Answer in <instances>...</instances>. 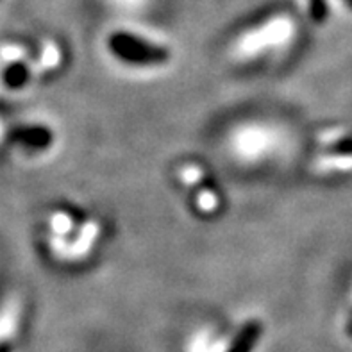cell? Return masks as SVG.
<instances>
[{
	"label": "cell",
	"mask_w": 352,
	"mask_h": 352,
	"mask_svg": "<svg viewBox=\"0 0 352 352\" xmlns=\"http://www.w3.org/2000/svg\"><path fill=\"white\" fill-rule=\"evenodd\" d=\"M311 18L315 22H322L326 18V6L322 0H311Z\"/></svg>",
	"instance_id": "obj_12"
},
{
	"label": "cell",
	"mask_w": 352,
	"mask_h": 352,
	"mask_svg": "<svg viewBox=\"0 0 352 352\" xmlns=\"http://www.w3.org/2000/svg\"><path fill=\"white\" fill-rule=\"evenodd\" d=\"M98 231H100V228H98L97 222L86 223L79 236H77V240L74 241L70 245V249H68V256H70V258H80V256H85L89 250V247H91V243H94L95 238H97Z\"/></svg>",
	"instance_id": "obj_5"
},
{
	"label": "cell",
	"mask_w": 352,
	"mask_h": 352,
	"mask_svg": "<svg viewBox=\"0 0 352 352\" xmlns=\"http://www.w3.org/2000/svg\"><path fill=\"white\" fill-rule=\"evenodd\" d=\"M261 333H263V324L259 320H249L241 327L236 338L232 340L228 352H250L258 344Z\"/></svg>",
	"instance_id": "obj_3"
},
{
	"label": "cell",
	"mask_w": 352,
	"mask_h": 352,
	"mask_svg": "<svg viewBox=\"0 0 352 352\" xmlns=\"http://www.w3.org/2000/svg\"><path fill=\"white\" fill-rule=\"evenodd\" d=\"M74 228V220L70 217L63 213H56L50 217V229H52L58 236H63V234H68Z\"/></svg>",
	"instance_id": "obj_9"
},
{
	"label": "cell",
	"mask_w": 352,
	"mask_h": 352,
	"mask_svg": "<svg viewBox=\"0 0 352 352\" xmlns=\"http://www.w3.org/2000/svg\"><path fill=\"white\" fill-rule=\"evenodd\" d=\"M32 70L29 65H25L23 61H11L6 67L4 74H2V80H4V85L8 86L9 89H18L25 86V82L31 77Z\"/></svg>",
	"instance_id": "obj_4"
},
{
	"label": "cell",
	"mask_w": 352,
	"mask_h": 352,
	"mask_svg": "<svg viewBox=\"0 0 352 352\" xmlns=\"http://www.w3.org/2000/svg\"><path fill=\"white\" fill-rule=\"evenodd\" d=\"M313 168L317 172H347L352 170V154H342V156H331V157H320L315 161Z\"/></svg>",
	"instance_id": "obj_6"
},
{
	"label": "cell",
	"mask_w": 352,
	"mask_h": 352,
	"mask_svg": "<svg viewBox=\"0 0 352 352\" xmlns=\"http://www.w3.org/2000/svg\"><path fill=\"white\" fill-rule=\"evenodd\" d=\"M59 61V50L56 45L49 43L45 45L43 54H41V59L34 65V70L32 72H41V70H47V68H52L56 67Z\"/></svg>",
	"instance_id": "obj_8"
},
{
	"label": "cell",
	"mask_w": 352,
	"mask_h": 352,
	"mask_svg": "<svg viewBox=\"0 0 352 352\" xmlns=\"http://www.w3.org/2000/svg\"><path fill=\"white\" fill-rule=\"evenodd\" d=\"M109 50L118 59L136 65H161L170 59V52L160 45L140 40L129 32H115L107 41Z\"/></svg>",
	"instance_id": "obj_1"
},
{
	"label": "cell",
	"mask_w": 352,
	"mask_h": 352,
	"mask_svg": "<svg viewBox=\"0 0 352 352\" xmlns=\"http://www.w3.org/2000/svg\"><path fill=\"white\" fill-rule=\"evenodd\" d=\"M11 335H13V320H11V324H6V331H2L0 333V352H11L13 351V338H11Z\"/></svg>",
	"instance_id": "obj_11"
},
{
	"label": "cell",
	"mask_w": 352,
	"mask_h": 352,
	"mask_svg": "<svg viewBox=\"0 0 352 352\" xmlns=\"http://www.w3.org/2000/svg\"><path fill=\"white\" fill-rule=\"evenodd\" d=\"M344 138V131H331V133H324L320 136V143H335Z\"/></svg>",
	"instance_id": "obj_13"
},
{
	"label": "cell",
	"mask_w": 352,
	"mask_h": 352,
	"mask_svg": "<svg viewBox=\"0 0 352 352\" xmlns=\"http://www.w3.org/2000/svg\"><path fill=\"white\" fill-rule=\"evenodd\" d=\"M195 192H197V204L199 208L204 211H214L217 210V206H219V199L214 195V192L211 188L204 186V183L195 186Z\"/></svg>",
	"instance_id": "obj_7"
},
{
	"label": "cell",
	"mask_w": 352,
	"mask_h": 352,
	"mask_svg": "<svg viewBox=\"0 0 352 352\" xmlns=\"http://www.w3.org/2000/svg\"><path fill=\"white\" fill-rule=\"evenodd\" d=\"M181 177L184 179V183L190 184L192 188L199 186L206 181L204 174H202V170L199 166H193V165H188L184 168H181Z\"/></svg>",
	"instance_id": "obj_10"
},
{
	"label": "cell",
	"mask_w": 352,
	"mask_h": 352,
	"mask_svg": "<svg viewBox=\"0 0 352 352\" xmlns=\"http://www.w3.org/2000/svg\"><path fill=\"white\" fill-rule=\"evenodd\" d=\"M8 138L14 143H20L23 147L47 148L52 145V133L43 125H20L8 133Z\"/></svg>",
	"instance_id": "obj_2"
}]
</instances>
